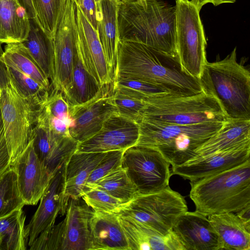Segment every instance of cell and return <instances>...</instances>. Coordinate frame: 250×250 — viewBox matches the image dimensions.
<instances>
[{"instance_id":"obj_1","label":"cell","mask_w":250,"mask_h":250,"mask_svg":"<svg viewBox=\"0 0 250 250\" xmlns=\"http://www.w3.org/2000/svg\"><path fill=\"white\" fill-rule=\"evenodd\" d=\"M118 77L144 81L174 96H192L203 91L199 79L183 69L178 56L129 41H120L114 80Z\"/></svg>"},{"instance_id":"obj_2","label":"cell","mask_w":250,"mask_h":250,"mask_svg":"<svg viewBox=\"0 0 250 250\" xmlns=\"http://www.w3.org/2000/svg\"><path fill=\"white\" fill-rule=\"evenodd\" d=\"M118 25L120 41L139 42L177 56L175 6L162 0L120 3Z\"/></svg>"},{"instance_id":"obj_3","label":"cell","mask_w":250,"mask_h":250,"mask_svg":"<svg viewBox=\"0 0 250 250\" xmlns=\"http://www.w3.org/2000/svg\"><path fill=\"white\" fill-rule=\"evenodd\" d=\"M199 80L203 91L218 101L228 119L250 120V72L237 62L236 47L222 60L207 61Z\"/></svg>"},{"instance_id":"obj_4","label":"cell","mask_w":250,"mask_h":250,"mask_svg":"<svg viewBox=\"0 0 250 250\" xmlns=\"http://www.w3.org/2000/svg\"><path fill=\"white\" fill-rule=\"evenodd\" d=\"M190 184L189 197L196 211L207 217L236 213L250 206V159Z\"/></svg>"},{"instance_id":"obj_5","label":"cell","mask_w":250,"mask_h":250,"mask_svg":"<svg viewBox=\"0 0 250 250\" xmlns=\"http://www.w3.org/2000/svg\"><path fill=\"white\" fill-rule=\"evenodd\" d=\"M223 123L177 125L142 119L138 123L139 135L134 146L158 150L173 167L195 157V150L216 133Z\"/></svg>"},{"instance_id":"obj_6","label":"cell","mask_w":250,"mask_h":250,"mask_svg":"<svg viewBox=\"0 0 250 250\" xmlns=\"http://www.w3.org/2000/svg\"><path fill=\"white\" fill-rule=\"evenodd\" d=\"M145 101L142 119L154 122L189 125L228 119L218 101L204 91L186 96L167 94Z\"/></svg>"},{"instance_id":"obj_7","label":"cell","mask_w":250,"mask_h":250,"mask_svg":"<svg viewBox=\"0 0 250 250\" xmlns=\"http://www.w3.org/2000/svg\"><path fill=\"white\" fill-rule=\"evenodd\" d=\"M188 210L185 198L168 186L154 193L138 194L117 214L165 235Z\"/></svg>"},{"instance_id":"obj_8","label":"cell","mask_w":250,"mask_h":250,"mask_svg":"<svg viewBox=\"0 0 250 250\" xmlns=\"http://www.w3.org/2000/svg\"><path fill=\"white\" fill-rule=\"evenodd\" d=\"M176 47L183 69L199 79L206 59V39L200 10L188 0H175Z\"/></svg>"},{"instance_id":"obj_9","label":"cell","mask_w":250,"mask_h":250,"mask_svg":"<svg viewBox=\"0 0 250 250\" xmlns=\"http://www.w3.org/2000/svg\"><path fill=\"white\" fill-rule=\"evenodd\" d=\"M0 109L12 166L32 139L38 109L18 93L10 81L1 89Z\"/></svg>"},{"instance_id":"obj_10","label":"cell","mask_w":250,"mask_h":250,"mask_svg":"<svg viewBox=\"0 0 250 250\" xmlns=\"http://www.w3.org/2000/svg\"><path fill=\"white\" fill-rule=\"evenodd\" d=\"M169 163L157 150L133 146L125 150L122 167L136 187L138 194L160 191L169 186Z\"/></svg>"},{"instance_id":"obj_11","label":"cell","mask_w":250,"mask_h":250,"mask_svg":"<svg viewBox=\"0 0 250 250\" xmlns=\"http://www.w3.org/2000/svg\"><path fill=\"white\" fill-rule=\"evenodd\" d=\"M76 0H66L53 39L54 75L52 88L64 95L72 78L73 62L77 52Z\"/></svg>"},{"instance_id":"obj_12","label":"cell","mask_w":250,"mask_h":250,"mask_svg":"<svg viewBox=\"0 0 250 250\" xmlns=\"http://www.w3.org/2000/svg\"><path fill=\"white\" fill-rule=\"evenodd\" d=\"M113 82L101 86L87 101L69 106L73 125L69 129L71 137L79 143L98 132L111 116L118 114L113 99Z\"/></svg>"},{"instance_id":"obj_13","label":"cell","mask_w":250,"mask_h":250,"mask_svg":"<svg viewBox=\"0 0 250 250\" xmlns=\"http://www.w3.org/2000/svg\"><path fill=\"white\" fill-rule=\"evenodd\" d=\"M67 162L53 175L40 199L37 209L25 226V233L29 247L43 230L54 225L58 214L63 216L66 212L69 200L65 193Z\"/></svg>"},{"instance_id":"obj_14","label":"cell","mask_w":250,"mask_h":250,"mask_svg":"<svg viewBox=\"0 0 250 250\" xmlns=\"http://www.w3.org/2000/svg\"><path fill=\"white\" fill-rule=\"evenodd\" d=\"M138 124L118 114L109 117L94 135L78 143L76 152L125 151L136 144Z\"/></svg>"},{"instance_id":"obj_15","label":"cell","mask_w":250,"mask_h":250,"mask_svg":"<svg viewBox=\"0 0 250 250\" xmlns=\"http://www.w3.org/2000/svg\"><path fill=\"white\" fill-rule=\"evenodd\" d=\"M76 28L77 51L85 69L101 86L113 82L97 31L77 3Z\"/></svg>"},{"instance_id":"obj_16","label":"cell","mask_w":250,"mask_h":250,"mask_svg":"<svg viewBox=\"0 0 250 250\" xmlns=\"http://www.w3.org/2000/svg\"><path fill=\"white\" fill-rule=\"evenodd\" d=\"M250 156V141L231 149L200 157L172 167L171 174L190 181H196L239 166Z\"/></svg>"},{"instance_id":"obj_17","label":"cell","mask_w":250,"mask_h":250,"mask_svg":"<svg viewBox=\"0 0 250 250\" xmlns=\"http://www.w3.org/2000/svg\"><path fill=\"white\" fill-rule=\"evenodd\" d=\"M11 167L17 174L19 188L25 205L37 204L53 175L37 155L33 139Z\"/></svg>"},{"instance_id":"obj_18","label":"cell","mask_w":250,"mask_h":250,"mask_svg":"<svg viewBox=\"0 0 250 250\" xmlns=\"http://www.w3.org/2000/svg\"><path fill=\"white\" fill-rule=\"evenodd\" d=\"M32 139L37 155L51 175L68 160L79 143L71 136L58 134L37 124L34 128Z\"/></svg>"},{"instance_id":"obj_19","label":"cell","mask_w":250,"mask_h":250,"mask_svg":"<svg viewBox=\"0 0 250 250\" xmlns=\"http://www.w3.org/2000/svg\"><path fill=\"white\" fill-rule=\"evenodd\" d=\"M172 230L185 250H221L218 236L208 218L196 211L182 214Z\"/></svg>"},{"instance_id":"obj_20","label":"cell","mask_w":250,"mask_h":250,"mask_svg":"<svg viewBox=\"0 0 250 250\" xmlns=\"http://www.w3.org/2000/svg\"><path fill=\"white\" fill-rule=\"evenodd\" d=\"M81 198L69 202L62 250H92L89 220L93 210Z\"/></svg>"},{"instance_id":"obj_21","label":"cell","mask_w":250,"mask_h":250,"mask_svg":"<svg viewBox=\"0 0 250 250\" xmlns=\"http://www.w3.org/2000/svg\"><path fill=\"white\" fill-rule=\"evenodd\" d=\"M119 4L116 0H103L96 5L97 31L113 79L120 41L118 25Z\"/></svg>"},{"instance_id":"obj_22","label":"cell","mask_w":250,"mask_h":250,"mask_svg":"<svg viewBox=\"0 0 250 250\" xmlns=\"http://www.w3.org/2000/svg\"><path fill=\"white\" fill-rule=\"evenodd\" d=\"M92 250H130L117 213L93 211L89 220Z\"/></svg>"},{"instance_id":"obj_23","label":"cell","mask_w":250,"mask_h":250,"mask_svg":"<svg viewBox=\"0 0 250 250\" xmlns=\"http://www.w3.org/2000/svg\"><path fill=\"white\" fill-rule=\"evenodd\" d=\"M118 216L130 250H185L173 230L162 234L132 219Z\"/></svg>"},{"instance_id":"obj_24","label":"cell","mask_w":250,"mask_h":250,"mask_svg":"<svg viewBox=\"0 0 250 250\" xmlns=\"http://www.w3.org/2000/svg\"><path fill=\"white\" fill-rule=\"evenodd\" d=\"M250 141V120L228 119L194 153L195 157L203 156L231 149Z\"/></svg>"},{"instance_id":"obj_25","label":"cell","mask_w":250,"mask_h":250,"mask_svg":"<svg viewBox=\"0 0 250 250\" xmlns=\"http://www.w3.org/2000/svg\"><path fill=\"white\" fill-rule=\"evenodd\" d=\"M30 20L18 0H0V43L23 42L30 30Z\"/></svg>"},{"instance_id":"obj_26","label":"cell","mask_w":250,"mask_h":250,"mask_svg":"<svg viewBox=\"0 0 250 250\" xmlns=\"http://www.w3.org/2000/svg\"><path fill=\"white\" fill-rule=\"evenodd\" d=\"M106 152H76L66 163L65 193L69 199L81 198L86 182Z\"/></svg>"},{"instance_id":"obj_27","label":"cell","mask_w":250,"mask_h":250,"mask_svg":"<svg viewBox=\"0 0 250 250\" xmlns=\"http://www.w3.org/2000/svg\"><path fill=\"white\" fill-rule=\"evenodd\" d=\"M208 218L217 234L221 250H250V231L235 213L213 214Z\"/></svg>"},{"instance_id":"obj_28","label":"cell","mask_w":250,"mask_h":250,"mask_svg":"<svg viewBox=\"0 0 250 250\" xmlns=\"http://www.w3.org/2000/svg\"><path fill=\"white\" fill-rule=\"evenodd\" d=\"M45 76L52 81L54 75L53 40L50 39L38 24L30 20V30L21 42Z\"/></svg>"},{"instance_id":"obj_29","label":"cell","mask_w":250,"mask_h":250,"mask_svg":"<svg viewBox=\"0 0 250 250\" xmlns=\"http://www.w3.org/2000/svg\"><path fill=\"white\" fill-rule=\"evenodd\" d=\"M0 61L6 66H12L29 76L48 89H50L49 80L31 57L22 42L6 44Z\"/></svg>"},{"instance_id":"obj_30","label":"cell","mask_w":250,"mask_h":250,"mask_svg":"<svg viewBox=\"0 0 250 250\" xmlns=\"http://www.w3.org/2000/svg\"><path fill=\"white\" fill-rule=\"evenodd\" d=\"M101 87L85 69L77 51L74 59L71 83L63 95L69 106L90 100L97 94Z\"/></svg>"},{"instance_id":"obj_31","label":"cell","mask_w":250,"mask_h":250,"mask_svg":"<svg viewBox=\"0 0 250 250\" xmlns=\"http://www.w3.org/2000/svg\"><path fill=\"white\" fill-rule=\"evenodd\" d=\"M25 218L22 208L0 218V250L26 249Z\"/></svg>"},{"instance_id":"obj_32","label":"cell","mask_w":250,"mask_h":250,"mask_svg":"<svg viewBox=\"0 0 250 250\" xmlns=\"http://www.w3.org/2000/svg\"><path fill=\"white\" fill-rule=\"evenodd\" d=\"M89 187L104 190L125 204L129 203L138 194L136 187L122 166L84 187L83 189Z\"/></svg>"},{"instance_id":"obj_33","label":"cell","mask_w":250,"mask_h":250,"mask_svg":"<svg viewBox=\"0 0 250 250\" xmlns=\"http://www.w3.org/2000/svg\"><path fill=\"white\" fill-rule=\"evenodd\" d=\"M5 66L9 80L18 93L31 105L38 109L46 102L50 89L16 68L8 65Z\"/></svg>"},{"instance_id":"obj_34","label":"cell","mask_w":250,"mask_h":250,"mask_svg":"<svg viewBox=\"0 0 250 250\" xmlns=\"http://www.w3.org/2000/svg\"><path fill=\"white\" fill-rule=\"evenodd\" d=\"M25 205L18 183L17 174L11 167L0 177V218Z\"/></svg>"},{"instance_id":"obj_35","label":"cell","mask_w":250,"mask_h":250,"mask_svg":"<svg viewBox=\"0 0 250 250\" xmlns=\"http://www.w3.org/2000/svg\"><path fill=\"white\" fill-rule=\"evenodd\" d=\"M37 23L51 40L55 35L66 0H34Z\"/></svg>"},{"instance_id":"obj_36","label":"cell","mask_w":250,"mask_h":250,"mask_svg":"<svg viewBox=\"0 0 250 250\" xmlns=\"http://www.w3.org/2000/svg\"><path fill=\"white\" fill-rule=\"evenodd\" d=\"M113 99L118 114L138 123L146 105L145 100L129 89L114 84Z\"/></svg>"},{"instance_id":"obj_37","label":"cell","mask_w":250,"mask_h":250,"mask_svg":"<svg viewBox=\"0 0 250 250\" xmlns=\"http://www.w3.org/2000/svg\"><path fill=\"white\" fill-rule=\"evenodd\" d=\"M81 198L94 211L118 213L126 204L104 190L94 187L83 189Z\"/></svg>"},{"instance_id":"obj_38","label":"cell","mask_w":250,"mask_h":250,"mask_svg":"<svg viewBox=\"0 0 250 250\" xmlns=\"http://www.w3.org/2000/svg\"><path fill=\"white\" fill-rule=\"evenodd\" d=\"M64 219L43 230L29 247L31 250H62Z\"/></svg>"},{"instance_id":"obj_39","label":"cell","mask_w":250,"mask_h":250,"mask_svg":"<svg viewBox=\"0 0 250 250\" xmlns=\"http://www.w3.org/2000/svg\"><path fill=\"white\" fill-rule=\"evenodd\" d=\"M38 109L48 116L69 121L72 126L73 125L70 116L69 105L60 91L53 88L50 89L47 101Z\"/></svg>"},{"instance_id":"obj_40","label":"cell","mask_w":250,"mask_h":250,"mask_svg":"<svg viewBox=\"0 0 250 250\" xmlns=\"http://www.w3.org/2000/svg\"><path fill=\"white\" fill-rule=\"evenodd\" d=\"M113 83L115 85L131 90L145 100L168 94L163 89L152 84L135 79L118 77L114 79Z\"/></svg>"},{"instance_id":"obj_41","label":"cell","mask_w":250,"mask_h":250,"mask_svg":"<svg viewBox=\"0 0 250 250\" xmlns=\"http://www.w3.org/2000/svg\"><path fill=\"white\" fill-rule=\"evenodd\" d=\"M124 151L115 150L106 152L88 178L84 187L94 183L109 172L122 166Z\"/></svg>"},{"instance_id":"obj_42","label":"cell","mask_w":250,"mask_h":250,"mask_svg":"<svg viewBox=\"0 0 250 250\" xmlns=\"http://www.w3.org/2000/svg\"><path fill=\"white\" fill-rule=\"evenodd\" d=\"M11 167L10 155L5 137L0 109V177Z\"/></svg>"},{"instance_id":"obj_43","label":"cell","mask_w":250,"mask_h":250,"mask_svg":"<svg viewBox=\"0 0 250 250\" xmlns=\"http://www.w3.org/2000/svg\"><path fill=\"white\" fill-rule=\"evenodd\" d=\"M76 2L88 21L97 30V10L95 0H76Z\"/></svg>"},{"instance_id":"obj_44","label":"cell","mask_w":250,"mask_h":250,"mask_svg":"<svg viewBox=\"0 0 250 250\" xmlns=\"http://www.w3.org/2000/svg\"><path fill=\"white\" fill-rule=\"evenodd\" d=\"M21 4L25 9L30 20L37 22V14L36 12L34 0H18Z\"/></svg>"},{"instance_id":"obj_45","label":"cell","mask_w":250,"mask_h":250,"mask_svg":"<svg viewBox=\"0 0 250 250\" xmlns=\"http://www.w3.org/2000/svg\"><path fill=\"white\" fill-rule=\"evenodd\" d=\"M190 1L200 11L204 5L208 3L217 6L223 3H234L236 0H191Z\"/></svg>"},{"instance_id":"obj_46","label":"cell","mask_w":250,"mask_h":250,"mask_svg":"<svg viewBox=\"0 0 250 250\" xmlns=\"http://www.w3.org/2000/svg\"><path fill=\"white\" fill-rule=\"evenodd\" d=\"M247 229L250 231V206L235 213Z\"/></svg>"},{"instance_id":"obj_47","label":"cell","mask_w":250,"mask_h":250,"mask_svg":"<svg viewBox=\"0 0 250 250\" xmlns=\"http://www.w3.org/2000/svg\"><path fill=\"white\" fill-rule=\"evenodd\" d=\"M3 50L1 47V44L0 43V57L1 56ZM9 80L7 74L5 65L0 61V86L1 89L5 86Z\"/></svg>"},{"instance_id":"obj_48","label":"cell","mask_w":250,"mask_h":250,"mask_svg":"<svg viewBox=\"0 0 250 250\" xmlns=\"http://www.w3.org/2000/svg\"><path fill=\"white\" fill-rule=\"evenodd\" d=\"M133 0H118V1L119 3H124L125 2L133 1Z\"/></svg>"},{"instance_id":"obj_49","label":"cell","mask_w":250,"mask_h":250,"mask_svg":"<svg viewBox=\"0 0 250 250\" xmlns=\"http://www.w3.org/2000/svg\"><path fill=\"white\" fill-rule=\"evenodd\" d=\"M95 0V2H96V5H98L99 3H100V2L102 1L103 0ZM117 1H118V0H116Z\"/></svg>"},{"instance_id":"obj_50","label":"cell","mask_w":250,"mask_h":250,"mask_svg":"<svg viewBox=\"0 0 250 250\" xmlns=\"http://www.w3.org/2000/svg\"><path fill=\"white\" fill-rule=\"evenodd\" d=\"M137 0V1H138L139 2H143V1H145L146 0Z\"/></svg>"},{"instance_id":"obj_51","label":"cell","mask_w":250,"mask_h":250,"mask_svg":"<svg viewBox=\"0 0 250 250\" xmlns=\"http://www.w3.org/2000/svg\"><path fill=\"white\" fill-rule=\"evenodd\" d=\"M1 87L0 86V95H1Z\"/></svg>"}]
</instances>
